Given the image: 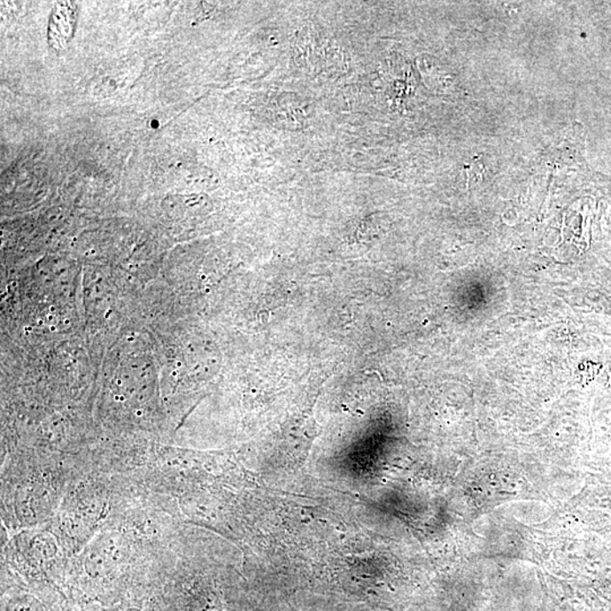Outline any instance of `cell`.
<instances>
[{
	"label": "cell",
	"mask_w": 611,
	"mask_h": 611,
	"mask_svg": "<svg viewBox=\"0 0 611 611\" xmlns=\"http://www.w3.org/2000/svg\"><path fill=\"white\" fill-rule=\"evenodd\" d=\"M76 5L74 3H57L49 19L48 41L51 48L63 49L74 35L76 26Z\"/></svg>",
	"instance_id": "cell-1"
}]
</instances>
